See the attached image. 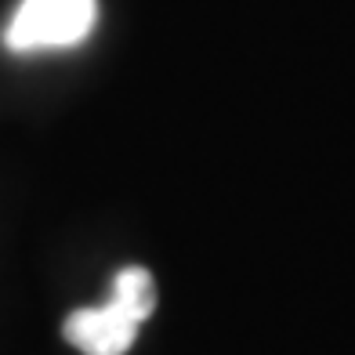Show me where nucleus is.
I'll use <instances>...</instances> for the list:
<instances>
[{
    "mask_svg": "<svg viewBox=\"0 0 355 355\" xmlns=\"http://www.w3.org/2000/svg\"><path fill=\"white\" fill-rule=\"evenodd\" d=\"M112 301L123 304L138 322L149 319L156 312V283L149 276V268H141V265L120 268L116 279H112Z\"/></svg>",
    "mask_w": 355,
    "mask_h": 355,
    "instance_id": "nucleus-3",
    "label": "nucleus"
},
{
    "mask_svg": "<svg viewBox=\"0 0 355 355\" xmlns=\"http://www.w3.org/2000/svg\"><path fill=\"white\" fill-rule=\"evenodd\" d=\"M98 22V0H22L4 29V44L15 55L76 47Z\"/></svg>",
    "mask_w": 355,
    "mask_h": 355,
    "instance_id": "nucleus-1",
    "label": "nucleus"
},
{
    "mask_svg": "<svg viewBox=\"0 0 355 355\" xmlns=\"http://www.w3.org/2000/svg\"><path fill=\"white\" fill-rule=\"evenodd\" d=\"M141 322L116 301H105L98 309H76L62 322L66 341L84 355H127L138 337Z\"/></svg>",
    "mask_w": 355,
    "mask_h": 355,
    "instance_id": "nucleus-2",
    "label": "nucleus"
}]
</instances>
